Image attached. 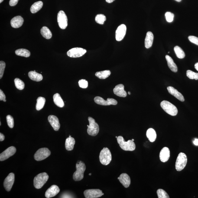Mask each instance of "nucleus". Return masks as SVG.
<instances>
[{
	"label": "nucleus",
	"instance_id": "obj_1",
	"mask_svg": "<svg viewBox=\"0 0 198 198\" xmlns=\"http://www.w3.org/2000/svg\"><path fill=\"white\" fill-rule=\"evenodd\" d=\"M76 170L74 173L73 178L75 181H80L83 178L84 174L86 170V166L83 161H78L76 163Z\"/></svg>",
	"mask_w": 198,
	"mask_h": 198
},
{
	"label": "nucleus",
	"instance_id": "obj_2",
	"mask_svg": "<svg viewBox=\"0 0 198 198\" xmlns=\"http://www.w3.org/2000/svg\"><path fill=\"white\" fill-rule=\"evenodd\" d=\"M117 141L121 149L125 151H132L135 149L136 146L135 143L132 140H128L125 142L123 137L119 136L117 138Z\"/></svg>",
	"mask_w": 198,
	"mask_h": 198
},
{
	"label": "nucleus",
	"instance_id": "obj_3",
	"mask_svg": "<svg viewBox=\"0 0 198 198\" xmlns=\"http://www.w3.org/2000/svg\"><path fill=\"white\" fill-rule=\"evenodd\" d=\"M49 176L46 173H43L37 175L34 180V187L37 189H40L43 187L48 180Z\"/></svg>",
	"mask_w": 198,
	"mask_h": 198
},
{
	"label": "nucleus",
	"instance_id": "obj_4",
	"mask_svg": "<svg viewBox=\"0 0 198 198\" xmlns=\"http://www.w3.org/2000/svg\"><path fill=\"white\" fill-rule=\"evenodd\" d=\"M112 158V154L110 150L108 147H104L99 154V159L101 163L104 165H108L111 163Z\"/></svg>",
	"mask_w": 198,
	"mask_h": 198
},
{
	"label": "nucleus",
	"instance_id": "obj_5",
	"mask_svg": "<svg viewBox=\"0 0 198 198\" xmlns=\"http://www.w3.org/2000/svg\"><path fill=\"white\" fill-rule=\"evenodd\" d=\"M160 106L164 111L169 115L172 116L177 115L178 111L176 107L170 102L167 101H163L160 104Z\"/></svg>",
	"mask_w": 198,
	"mask_h": 198
},
{
	"label": "nucleus",
	"instance_id": "obj_6",
	"mask_svg": "<svg viewBox=\"0 0 198 198\" xmlns=\"http://www.w3.org/2000/svg\"><path fill=\"white\" fill-rule=\"evenodd\" d=\"M89 125H87V132L89 135L92 136H95L99 132V126L95 122V120L92 117L88 118Z\"/></svg>",
	"mask_w": 198,
	"mask_h": 198
},
{
	"label": "nucleus",
	"instance_id": "obj_7",
	"mask_svg": "<svg viewBox=\"0 0 198 198\" xmlns=\"http://www.w3.org/2000/svg\"><path fill=\"white\" fill-rule=\"evenodd\" d=\"M187 156L183 153L178 154L175 163V168L178 171H181L186 167L187 163Z\"/></svg>",
	"mask_w": 198,
	"mask_h": 198
},
{
	"label": "nucleus",
	"instance_id": "obj_8",
	"mask_svg": "<svg viewBox=\"0 0 198 198\" xmlns=\"http://www.w3.org/2000/svg\"><path fill=\"white\" fill-rule=\"evenodd\" d=\"M51 154V151L48 149L44 147L37 150L34 154V159L36 161H40L49 157Z\"/></svg>",
	"mask_w": 198,
	"mask_h": 198
},
{
	"label": "nucleus",
	"instance_id": "obj_9",
	"mask_svg": "<svg viewBox=\"0 0 198 198\" xmlns=\"http://www.w3.org/2000/svg\"><path fill=\"white\" fill-rule=\"evenodd\" d=\"M84 194L86 198H97L103 196L104 193L100 189H92L85 190Z\"/></svg>",
	"mask_w": 198,
	"mask_h": 198
},
{
	"label": "nucleus",
	"instance_id": "obj_10",
	"mask_svg": "<svg viewBox=\"0 0 198 198\" xmlns=\"http://www.w3.org/2000/svg\"><path fill=\"white\" fill-rule=\"evenodd\" d=\"M85 49L82 48L75 47L71 49L67 52V54L69 57L78 58L82 57L86 53Z\"/></svg>",
	"mask_w": 198,
	"mask_h": 198
},
{
	"label": "nucleus",
	"instance_id": "obj_11",
	"mask_svg": "<svg viewBox=\"0 0 198 198\" xmlns=\"http://www.w3.org/2000/svg\"><path fill=\"white\" fill-rule=\"evenodd\" d=\"M57 21L59 27L61 29L64 30L68 26V18L66 13L63 11H60L58 14Z\"/></svg>",
	"mask_w": 198,
	"mask_h": 198
},
{
	"label": "nucleus",
	"instance_id": "obj_12",
	"mask_svg": "<svg viewBox=\"0 0 198 198\" xmlns=\"http://www.w3.org/2000/svg\"><path fill=\"white\" fill-rule=\"evenodd\" d=\"M94 101L98 104L108 106V105H116L118 104V102L113 98H108L106 101H105L103 98L101 97L98 96L95 97L94 99Z\"/></svg>",
	"mask_w": 198,
	"mask_h": 198
},
{
	"label": "nucleus",
	"instance_id": "obj_13",
	"mask_svg": "<svg viewBox=\"0 0 198 198\" xmlns=\"http://www.w3.org/2000/svg\"><path fill=\"white\" fill-rule=\"evenodd\" d=\"M15 175L13 173H10L5 178L4 181V186L7 191L9 192L11 191L13 185Z\"/></svg>",
	"mask_w": 198,
	"mask_h": 198
},
{
	"label": "nucleus",
	"instance_id": "obj_14",
	"mask_svg": "<svg viewBox=\"0 0 198 198\" xmlns=\"http://www.w3.org/2000/svg\"><path fill=\"white\" fill-rule=\"evenodd\" d=\"M16 149L14 147H11L0 154V161H4L12 156L15 154Z\"/></svg>",
	"mask_w": 198,
	"mask_h": 198
},
{
	"label": "nucleus",
	"instance_id": "obj_15",
	"mask_svg": "<svg viewBox=\"0 0 198 198\" xmlns=\"http://www.w3.org/2000/svg\"><path fill=\"white\" fill-rule=\"evenodd\" d=\"M126 26L125 24H121L117 28L116 31V39L117 41H120L125 37L126 34Z\"/></svg>",
	"mask_w": 198,
	"mask_h": 198
},
{
	"label": "nucleus",
	"instance_id": "obj_16",
	"mask_svg": "<svg viewBox=\"0 0 198 198\" xmlns=\"http://www.w3.org/2000/svg\"><path fill=\"white\" fill-rule=\"evenodd\" d=\"M60 191L59 187L56 185H53L46 191L45 196L46 198H50L56 196Z\"/></svg>",
	"mask_w": 198,
	"mask_h": 198
},
{
	"label": "nucleus",
	"instance_id": "obj_17",
	"mask_svg": "<svg viewBox=\"0 0 198 198\" xmlns=\"http://www.w3.org/2000/svg\"><path fill=\"white\" fill-rule=\"evenodd\" d=\"M48 120L54 130L58 131L60 129V125L57 117L54 115H50L48 118Z\"/></svg>",
	"mask_w": 198,
	"mask_h": 198
},
{
	"label": "nucleus",
	"instance_id": "obj_18",
	"mask_svg": "<svg viewBox=\"0 0 198 198\" xmlns=\"http://www.w3.org/2000/svg\"><path fill=\"white\" fill-rule=\"evenodd\" d=\"M118 180H119L120 182L125 188L129 187L130 185V178L126 173H123V174H121L119 177L118 178Z\"/></svg>",
	"mask_w": 198,
	"mask_h": 198
},
{
	"label": "nucleus",
	"instance_id": "obj_19",
	"mask_svg": "<svg viewBox=\"0 0 198 198\" xmlns=\"http://www.w3.org/2000/svg\"><path fill=\"white\" fill-rule=\"evenodd\" d=\"M24 20L22 17L20 16H17L11 19V23L13 28H17L22 26Z\"/></svg>",
	"mask_w": 198,
	"mask_h": 198
},
{
	"label": "nucleus",
	"instance_id": "obj_20",
	"mask_svg": "<svg viewBox=\"0 0 198 198\" xmlns=\"http://www.w3.org/2000/svg\"><path fill=\"white\" fill-rule=\"evenodd\" d=\"M170 154L169 149L167 147H164L160 151L159 156L160 161L164 163L167 161L170 158Z\"/></svg>",
	"mask_w": 198,
	"mask_h": 198
},
{
	"label": "nucleus",
	"instance_id": "obj_21",
	"mask_svg": "<svg viewBox=\"0 0 198 198\" xmlns=\"http://www.w3.org/2000/svg\"><path fill=\"white\" fill-rule=\"evenodd\" d=\"M113 91L114 94L118 96L122 97H125L127 96V92L124 89V86L122 84L117 85Z\"/></svg>",
	"mask_w": 198,
	"mask_h": 198
},
{
	"label": "nucleus",
	"instance_id": "obj_22",
	"mask_svg": "<svg viewBox=\"0 0 198 198\" xmlns=\"http://www.w3.org/2000/svg\"><path fill=\"white\" fill-rule=\"evenodd\" d=\"M169 93L173 95V96L175 97L177 99L180 101H184L185 99L183 95L181 93L179 92L178 91L175 89L173 87L169 86L167 88Z\"/></svg>",
	"mask_w": 198,
	"mask_h": 198
},
{
	"label": "nucleus",
	"instance_id": "obj_23",
	"mask_svg": "<svg viewBox=\"0 0 198 198\" xmlns=\"http://www.w3.org/2000/svg\"><path fill=\"white\" fill-rule=\"evenodd\" d=\"M154 35L151 32L149 31L147 33L144 40V45L147 49H149L152 45L154 41Z\"/></svg>",
	"mask_w": 198,
	"mask_h": 198
},
{
	"label": "nucleus",
	"instance_id": "obj_24",
	"mask_svg": "<svg viewBox=\"0 0 198 198\" xmlns=\"http://www.w3.org/2000/svg\"><path fill=\"white\" fill-rule=\"evenodd\" d=\"M75 144V139L72 137H69L66 140L65 147L66 150L71 151L73 150Z\"/></svg>",
	"mask_w": 198,
	"mask_h": 198
},
{
	"label": "nucleus",
	"instance_id": "obj_25",
	"mask_svg": "<svg viewBox=\"0 0 198 198\" xmlns=\"http://www.w3.org/2000/svg\"><path fill=\"white\" fill-rule=\"evenodd\" d=\"M28 76L32 80L36 82H40L43 79V76L41 74L34 71H31L29 72Z\"/></svg>",
	"mask_w": 198,
	"mask_h": 198
},
{
	"label": "nucleus",
	"instance_id": "obj_26",
	"mask_svg": "<svg viewBox=\"0 0 198 198\" xmlns=\"http://www.w3.org/2000/svg\"><path fill=\"white\" fill-rule=\"evenodd\" d=\"M166 60H167L168 66L169 68L172 71L174 72H177L178 71L177 65L175 63L174 61L171 58V57L168 55H166Z\"/></svg>",
	"mask_w": 198,
	"mask_h": 198
},
{
	"label": "nucleus",
	"instance_id": "obj_27",
	"mask_svg": "<svg viewBox=\"0 0 198 198\" xmlns=\"http://www.w3.org/2000/svg\"><path fill=\"white\" fill-rule=\"evenodd\" d=\"M53 100L55 104L59 107L63 108L64 106V102L58 93L55 94L53 96Z\"/></svg>",
	"mask_w": 198,
	"mask_h": 198
},
{
	"label": "nucleus",
	"instance_id": "obj_28",
	"mask_svg": "<svg viewBox=\"0 0 198 198\" xmlns=\"http://www.w3.org/2000/svg\"><path fill=\"white\" fill-rule=\"evenodd\" d=\"M147 136L151 142H154L155 141L157 137L155 131L153 128H149L147 131Z\"/></svg>",
	"mask_w": 198,
	"mask_h": 198
},
{
	"label": "nucleus",
	"instance_id": "obj_29",
	"mask_svg": "<svg viewBox=\"0 0 198 198\" xmlns=\"http://www.w3.org/2000/svg\"><path fill=\"white\" fill-rule=\"evenodd\" d=\"M43 6V3L41 1L36 2L32 5L30 11L32 13H35L41 9Z\"/></svg>",
	"mask_w": 198,
	"mask_h": 198
},
{
	"label": "nucleus",
	"instance_id": "obj_30",
	"mask_svg": "<svg viewBox=\"0 0 198 198\" xmlns=\"http://www.w3.org/2000/svg\"><path fill=\"white\" fill-rule=\"evenodd\" d=\"M40 33L42 36L47 39H51L52 36L51 31L46 27H43L40 30Z\"/></svg>",
	"mask_w": 198,
	"mask_h": 198
},
{
	"label": "nucleus",
	"instance_id": "obj_31",
	"mask_svg": "<svg viewBox=\"0 0 198 198\" xmlns=\"http://www.w3.org/2000/svg\"><path fill=\"white\" fill-rule=\"evenodd\" d=\"M111 72L109 70H105L102 71L97 72L95 74V76L99 79H104L110 75Z\"/></svg>",
	"mask_w": 198,
	"mask_h": 198
},
{
	"label": "nucleus",
	"instance_id": "obj_32",
	"mask_svg": "<svg viewBox=\"0 0 198 198\" xmlns=\"http://www.w3.org/2000/svg\"><path fill=\"white\" fill-rule=\"evenodd\" d=\"M16 54L18 56L25 57H29L31 55L30 51L26 49H20L16 50Z\"/></svg>",
	"mask_w": 198,
	"mask_h": 198
},
{
	"label": "nucleus",
	"instance_id": "obj_33",
	"mask_svg": "<svg viewBox=\"0 0 198 198\" xmlns=\"http://www.w3.org/2000/svg\"><path fill=\"white\" fill-rule=\"evenodd\" d=\"M46 102V99L43 97H39L37 99V103L36 104V109L37 111H40L44 107Z\"/></svg>",
	"mask_w": 198,
	"mask_h": 198
},
{
	"label": "nucleus",
	"instance_id": "obj_34",
	"mask_svg": "<svg viewBox=\"0 0 198 198\" xmlns=\"http://www.w3.org/2000/svg\"><path fill=\"white\" fill-rule=\"evenodd\" d=\"M174 50L177 56L179 58L182 59L185 56V54L182 49L178 46H176L174 48Z\"/></svg>",
	"mask_w": 198,
	"mask_h": 198
},
{
	"label": "nucleus",
	"instance_id": "obj_35",
	"mask_svg": "<svg viewBox=\"0 0 198 198\" xmlns=\"http://www.w3.org/2000/svg\"><path fill=\"white\" fill-rule=\"evenodd\" d=\"M106 19V17L102 14H97L95 17V20L98 24L103 25Z\"/></svg>",
	"mask_w": 198,
	"mask_h": 198
},
{
	"label": "nucleus",
	"instance_id": "obj_36",
	"mask_svg": "<svg viewBox=\"0 0 198 198\" xmlns=\"http://www.w3.org/2000/svg\"><path fill=\"white\" fill-rule=\"evenodd\" d=\"M16 87L19 90H23L25 87V84L22 80L19 78H16L14 80Z\"/></svg>",
	"mask_w": 198,
	"mask_h": 198
},
{
	"label": "nucleus",
	"instance_id": "obj_37",
	"mask_svg": "<svg viewBox=\"0 0 198 198\" xmlns=\"http://www.w3.org/2000/svg\"><path fill=\"white\" fill-rule=\"evenodd\" d=\"M186 75L191 79L198 80V73H195L190 70H187L186 72Z\"/></svg>",
	"mask_w": 198,
	"mask_h": 198
},
{
	"label": "nucleus",
	"instance_id": "obj_38",
	"mask_svg": "<svg viewBox=\"0 0 198 198\" xmlns=\"http://www.w3.org/2000/svg\"><path fill=\"white\" fill-rule=\"evenodd\" d=\"M159 198H169L170 197L165 191L162 189H159L157 192Z\"/></svg>",
	"mask_w": 198,
	"mask_h": 198
},
{
	"label": "nucleus",
	"instance_id": "obj_39",
	"mask_svg": "<svg viewBox=\"0 0 198 198\" xmlns=\"http://www.w3.org/2000/svg\"><path fill=\"white\" fill-rule=\"evenodd\" d=\"M7 122L10 128H12L14 126V119L11 115H8L6 117Z\"/></svg>",
	"mask_w": 198,
	"mask_h": 198
},
{
	"label": "nucleus",
	"instance_id": "obj_40",
	"mask_svg": "<svg viewBox=\"0 0 198 198\" xmlns=\"http://www.w3.org/2000/svg\"><path fill=\"white\" fill-rule=\"evenodd\" d=\"M165 17L168 22L171 23L174 20V14L171 12H167L166 13Z\"/></svg>",
	"mask_w": 198,
	"mask_h": 198
},
{
	"label": "nucleus",
	"instance_id": "obj_41",
	"mask_svg": "<svg viewBox=\"0 0 198 198\" xmlns=\"http://www.w3.org/2000/svg\"><path fill=\"white\" fill-rule=\"evenodd\" d=\"M5 66L6 64L5 62L2 61H0V79H2L3 76Z\"/></svg>",
	"mask_w": 198,
	"mask_h": 198
},
{
	"label": "nucleus",
	"instance_id": "obj_42",
	"mask_svg": "<svg viewBox=\"0 0 198 198\" xmlns=\"http://www.w3.org/2000/svg\"><path fill=\"white\" fill-rule=\"evenodd\" d=\"M78 83L79 86L81 88H83V89H86L88 87V82L85 79H81V80H79Z\"/></svg>",
	"mask_w": 198,
	"mask_h": 198
},
{
	"label": "nucleus",
	"instance_id": "obj_43",
	"mask_svg": "<svg viewBox=\"0 0 198 198\" xmlns=\"http://www.w3.org/2000/svg\"><path fill=\"white\" fill-rule=\"evenodd\" d=\"M188 39L192 43L198 46V37L193 36H190L188 37Z\"/></svg>",
	"mask_w": 198,
	"mask_h": 198
},
{
	"label": "nucleus",
	"instance_id": "obj_44",
	"mask_svg": "<svg viewBox=\"0 0 198 198\" xmlns=\"http://www.w3.org/2000/svg\"><path fill=\"white\" fill-rule=\"evenodd\" d=\"M19 0H10L9 5L11 6H15L17 5Z\"/></svg>",
	"mask_w": 198,
	"mask_h": 198
},
{
	"label": "nucleus",
	"instance_id": "obj_45",
	"mask_svg": "<svg viewBox=\"0 0 198 198\" xmlns=\"http://www.w3.org/2000/svg\"><path fill=\"white\" fill-rule=\"evenodd\" d=\"M6 99V96L3 91L0 89V100L3 101Z\"/></svg>",
	"mask_w": 198,
	"mask_h": 198
},
{
	"label": "nucleus",
	"instance_id": "obj_46",
	"mask_svg": "<svg viewBox=\"0 0 198 198\" xmlns=\"http://www.w3.org/2000/svg\"><path fill=\"white\" fill-rule=\"evenodd\" d=\"M5 137L4 134L2 133H0V141H3L5 140Z\"/></svg>",
	"mask_w": 198,
	"mask_h": 198
},
{
	"label": "nucleus",
	"instance_id": "obj_47",
	"mask_svg": "<svg viewBox=\"0 0 198 198\" xmlns=\"http://www.w3.org/2000/svg\"><path fill=\"white\" fill-rule=\"evenodd\" d=\"M193 143L195 145L198 146V139H195L194 141H193Z\"/></svg>",
	"mask_w": 198,
	"mask_h": 198
},
{
	"label": "nucleus",
	"instance_id": "obj_48",
	"mask_svg": "<svg viewBox=\"0 0 198 198\" xmlns=\"http://www.w3.org/2000/svg\"><path fill=\"white\" fill-rule=\"evenodd\" d=\"M195 68L198 71V63H196L194 65Z\"/></svg>",
	"mask_w": 198,
	"mask_h": 198
},
{
	"label": "nucleus",
	"instance_id": "obj_49",
	"mask_svg": "<svg viewBox=\"0 0 198 198\" xmlns=\"http://www.w3.org/2000/svg\"><path fill=\"white\" fill-rule=\"evenodd\" d=\"M115 0H106V1L108 3H111L115 1Z\"/></svg>",
	"mask_w": 198,
	"mask_h": 198
},
{
	"label": "nucleus",
	"instance_id": "obj_50",
	"mask_svg": "<svg viewBox=\"0 0 198 198\" xmlns=\"http://www.w3.org/2000/svg\"><path fill=\"white\" fill-rule=\"evenodd\" d=\"M176 1H177L178 2H180V1H182V0H175Z\"/></svg>",
	"mask_w": 198,
	"mask_h": 198
},
{
	"label": "nucleus",
	"instance_id": "obj_51",
	"mask_svg": "<svg viewBox=\"0 0 198 198\" xmlns=\"http://www.w3.org/2000/svg\"><path fill=\"white\" fill-rule=\"evenodd\" d=\"M4 1V0H0V3H2Z\"/></svg>",
	"mask_w": 198,
	"mask_h": 198
},
{
	"label": "nucleus",
	"instance_id": "obj_52",
	"mask_svg": "<svg viewBox=\"0 0 198 198\" xmlns=\"http://www.w3.org/2000/svg\"><path fill=\"white\" fill-rule=\"evenodd\" d=\"M128 94L129 95H130L131 94V92H128Z\"/></svg>",
	"mask_w": 198,
	"mask_h": 198
},
{
	"label": "nucleus",
	"instance_id": "obj_53",
	"mask_svg": "<svg viewBox=\"0 0 198 198\" xmlns=\"http://www.w3.org/2000/svg\"><path fill=\"white\" fill-rule=\"evenodd\" d=\"M3 101H4V102H6V99H4V100Z\"/></svg>",
	"mask_w": 198,
	"mask_h": 198
},
{
	"label": "nucleus",
	"instance_id": "obj_54",
	"mask_svg": "<svg viewBox=\"0 0 198 198\" xmlns=\"http://www.w3.org/2000/svg\"><path fill=\"white\" fill-rule=\"evenodd\" d=\"M92 175V174H91V173H90V174H89V175Z\"/></svg>",
	"mask_w": 198,
	"mask_h": 198
},
{
	"label": "nucleus",
	"instance_id": "obj_55",
	"mask_svg": "<svg viewBox=\"0 0 198 198\" xmlns=\"http://www.w3.org/2000/svg\"><path fill=\"white\" fill-rule=\"evenodd\" d=\"M1 125V122H0V125Z\"/></svg>",
	"mask_w": 198,
	"mask_h": 198
},
{
	"label": "nucleus",
	"instance_id": "obj_56",
	"mask_svg": "<svg viewBox=\"0 0 198 198\" xmlns=\"http://www.w3.org/2000/svg\"><path fill=\"white\" fill-rule=\"evenodd\" d=\"M132 141H134V139H132Z\"/></svg>",
	"mask_w": 198,
	"mask_h": 198
},
{
	"label": "nucleus",
	"instance_id": "obj_57",
	"mask_svg": "<svg viewBox=\"0 0 198 198\" xmlns=\"http://www.w3.org/2000/svg\"><path fill=\"white\" fill-rule=\"evenodd\" d=\"M118 137H116V138H118Z\"/></svg>",
	"mask_w": 198,
	"mask_h": 198
},
{
	"label": "nucleus",
	"instance_id": "obj_58",
	"mask_svg": "<svg viewBox=\"0 0 198 198\" xmlns=\"http://www.w3.org/2000/svg\"><path fill=\"white\" fill-rule=\"evenodd\" d=\"M69 137H71V136H70V135H69Z\"/></svg>",
	"mask_w": 198,
	"mask_h": 198
}]
</instances>
